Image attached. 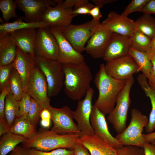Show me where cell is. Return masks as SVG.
Listing matches in <instances>:
<instances>
[{"label":"cell","mask_w":155,"mask_h":155,"mask_svg":"<svg viewBox=\"0 0 155 155\" xmlns=\"http://www.w3.org/2000/svg\"><path fill=\"white\" fill-rule=\"evenodd\" d=\"M17 47L10 34H0V66L13 63Z\"/></svg>","instance_id":"cell-23"},{"label":"cell","mask_w":155,"mask_h":155,"mask_svg":"<svg viewBox=\"0 0 155 155\" xmlns=\"http://www.w3.org/2000/svg\"><path fill=\"white\" fill-rule=\"evenodd\" d=\"M143 148L144 155H155V145L146 142Z\"/></svg>","instance_id":"cell-46"},{"label":"cell","mask_w":155,"mask_h":155,"mask_svg":"<svg viewBox=\"0 0 155 155\" xmlns=\"http://www.w3.org/2000/svg\"><path fill=\"white\" fill-rule=\"evenodd\" d=\"M113 33L106 26L100 23L88 40L84 51L94 59L102 57Z\"/></svg>","instance_id":"cell-14"},{"label":"cell","mask_w":155,"mask_h":155,"mask_svg":"<svg viewBox=\"0 0 155 155\" xmlns=\"http://www.w3.org/2000/svg\"><path fill=\"white\" fill-rule=\"evenodd\" d=\"M144 137L146 142L151 143L155 140V132L149 133H143Z\"/></svg>","instance_id":"cell-52"},{"label":"cell","mask_w":155,"mask_h":155,"mask_svg":"<svg viewBox=\"0 0 155 155\" xmlns=\"http://www.w3.org/2000/svg\"><path fill=\"white\" fill-rule=\"evenodd\" d=\"M9 84L10 92L16 100L19 101L25 92L21 79L14 67L11 71Z\"/></svg>","instance_id":"cell-32"},{"label":"cell","mask_w":155,"mask_h":155,"mask_svg":"<svg viewBox=\"0 0 155 155\" xmlns=\"http://www.w3.org/2000/svg\"><path fill=\"white\" fill-rule=\"evenodd\" d=\"M57 40L59 54L57 61L62 64L78 63L84 61V56L76 51L65 36L61 29L50 27Z\"/></svg>","instance_id":"cell-15"},{"label":"cell","mask_w":155,"mask_h":155,"mask_svg":"<svg viewBox=\"0 0 155 155\" xmlns=\"http://www.w3.org/2000/svg\"><path fill=\"white\" fill-rule=\"evenodd\" d=\"M105 65L101 64L96 73L94 82L99 92L98 98L94 103L105 115H108L114 109L117 95L124 87L126 80L116 79L107 75Z\"/></svg>","instance_id":"cell-2"},{"label":"cell","mask_w":155,"mask_h":155,"mask_svg":"<svg viewBox=\"0 0 155 155\" xmlns=\"http://www.w3.org/2000/svg\"><path fill=\"white\" fill-rule=\"evenodd\" d=\"M105 116L94 104L92 105L90 121L94 134L116 149L123 147L109 132Z\"/></svg>","instance_id":"cell-17"},{"label":"cell","mask_w":155,"mask_h":155,"mask_svg":"<svg viewBox=\"0 0 155 155\" xmlns=\"http://www.w3.org/2000/svg\"><path fill=\"white\" fill-rule=\"evenodd\" d=\"M24 17L20 16L12 22H7L0 24V34H9L16 30L26 28L37 29L39 28L49 27L46 22L41 21L38 22H29L24 21Z\"/></svg>","instance_id":"cell-25"},{"label":"cell","mask_w":155,"mask_h":155,"mask_svg":"<svg viewBox=\"0 0 155 155\" xmlns=\"http://www.w3.org/2000/svg\"><path fill=\"white\" fill-rule=\"evenodd\" d=\"M142 12L145 14H155V0H149L143 9Z\"/></svg>","instance_id":"cell-45"},{"label":"cell","mask_w":155,"mask_h":155,"mask_svg":"<svg viewBox=\"0 0 155 155\" xmlns=\"http://www.w3.org/2000/svg\"><path fill=\"white\" fill-rule=\"evenodd\" d=\"M100 9L98 6L95 5L90 11L89 15L93 17V20L99 21L100 19L102 16Z\"/></svg>","instance_id":"cell-49"},{"label":"cell","mask_w":155,"mask_h":155,"mask_svg":"<svg viewBox=\"0 0 155 155\" xmlns=\"http://www.w3.org/2000/svg\"><path fill=\"white\" fill-rule=\"evenodd\" d=\"M10 127L9 126L5 119L0 118V136L10 132Z\"/></svg>","instance_id":"cell-48"},{"label":"cell","mask_w":155,"mask_h":155,"mask_svg":"<svg viewBox=\"0 0 155 155\" xmlns=\"http://www.w3.org/2000/svg\"><path fill=\"white\" fill-rule=\"evenodd\" d=\"M151 51L155 53V35H154L151 39Z\"/></svg>","instance_id":"cell-53"},{"label":"cell","mask_w":155,"mask_h":155,"mask_svg":"<svg viewBox=\"0 0 155 155\" xmlns=\"http://www.w3.org/2000/svg\"><path fill=\"white\" fill-rule=\"evenodd\" d=\"M134 83L133 76L126 80L124 87L117 95L115 106L107 117L108 122L118 134L126 127L127 113L131 103L130 93Z\"/></svg>","instance_id":"cell-6"},{"label":"cell","mask_w":155,"mask_h":155,"mask_svg":"<svg viewBox=\"0 0 155 155\" xmlns=\"http://www.w3.org/2000/svg\"><path fill=\"white\" fill-rule=\"evenodd\" d=\"M35 56L50 60H57L59 54L56 38L49 27L36 29Z\"/></svg>","instance_id":"cell-8"},{"label":"cell","mask_w":155,"mask_h":155,"mask_svg":"<svg viewBox=\"0 0 155 155\" xmlns=\"http://www.w3.org/2000/svg\"><path fill=\"white\" fill-rule=\"evenodd\" d=\"M102 23L113 33L130 37L136 30L135 22L114 11L110 12Z\"/></svg>","instance_id":"cell-19"},{"label":"cell","mask_w":155,"mask_h":155,"mask_svg":"<svg viewBox=\"0 0 155 155\" xmlns=\"http://www.w3.org/2000/svg\"><path fill=\"white\" fill-rule=\"evenodd\" d=\"M131 47L140 51L150 53L151 51V39L138 30H135L130 37Z\"/></svg>","instance_id":"cell-31"},{"label":"cell","mask_w":155,"mask_h":155,"mask_svg":"<svg viewBox=\"0 0 155 155\" xmlns=\"http://www.w3.org/2000/svg\"><path fill=\"white\" fill-rule=\"evenodd\" d=\"M129 55L135 61L138 67V71L142 72L148 80L149 79L152 70V65L149 53L135 50L131 47Z\"/></svg>","instance_id":"cell-27"},{"label":"cell","mask_w":155,"mask_h":155,"mask_svg":"<svg viewBox=\"0 0 155 155\" xmlns=\"http://www.w3.org/2000/svg\"><path fill=\"white\" fill-rule=\"evenodd\" d=\"M17 7L15 0H0V9L5 22H8L11 18H18L16 12Z\"/></svg>","instance_id":"cell-33"},{"label":"cell","mask_w":155,"mask_h":155,"mask_svg":"<svg viewBox=\"0 0 155 155\" xmlns=\"http://www.w3.org/2000/svg\"><path fill=\"white\" fill-rule=\"evenodd\" d=\"M94 93V89L90 87L87 90L84 98L78 100L76 109L73 111V118L77 122L82 135H90L94 133L90 121Z\"/></svg>","instance_id":"cell-11"},{"label":"cell","mask_w":155,"mask_h":155,"mask_svg":"<svg viewBox=\"0 0 155 155\" xmlns=\"http://www.w3.org/2000/svg\"><path fill=\"white\" fill-rule=\"evenodd\" d=\"M27 139L24 137L10 132L1 137L0 155H7L20 143L25 142Z\"/></svg>","instance_id":"cell-28"},{"label":"cell","mask_w":155,"mask_h":155,"mask_svg":"<svg viewBox=\"0 0 155 155\" xmlns=\"http://www.w3.org/2000/svg\"><path fill=\"white\" fill-rule=\"evenodd\" d=\"M36 127L30 122L28 115H25L16 119L13 125L10 127V132L28 139L36 133L37 131Z\"/></svg>","instance_id":"cell-26"},{"label":"cell","mask_w":155,"mask_h":155,"mask_svg":"<svg viewBox=\"0 0 155 155\" xmlns=\"http://www.w3.org/2000/svg\"><path fill=\"white\" fill-rule=\"evenodd\" d=\"M117 1L115 0H92L94 5L98 6L100 9L103 6L109 3H112Z\"/></svg>","instance_id":"cell-51"},{"label":"cell","mask_w":155,"mask_h":155,"mask_svg":"<svg viewBox=\"0 0 155 155\" xmlns=\"http://www.w3.org/2000/svg\"><path fill=\"white\" fill-rule=\"evenodd\" d=\"M149 0H132L125 8L122 15L127 17L130 13L136 11L142 12V10Z\"/></svg>","instance_id":"cell-37"},{"label":"cell","mask_w":155,"mask_h":155,"mask_svg":"<svg viewBox=\"0 0 155 155\" xmlns=\"http://www.w3.org/2000/svg\"><path fill=\"white\" fill-rule=\"evenodd\" d=\"M149 54L152 63V68L148 83L152 89L155 92V53L151 51Z\"/></svg>","instance_id":"cell-41"},{"label":"cell","mask_w":155,"mask_h":155,"mask_svg":"<svg viewBox=\"0 0 155 155\" xmlns=\"http://www.w3.org/2000/svg\"><path fill=\"white\" fill-rule=\"evenodd\" d=\"M82 135L81 133L59 134L42 128L32 137L22 143V146L27 149L34 148L43 152L60 148L73 149L74 145Z\"/></svg>","instance_id":"cell-3"},{"label":"cell","mask_w":155,"mask_h":155,"mask_svg":"<svg viewBox=\"0 0 155 155\" xmlns=\"http://www.w3.org/2000/svg\"><path fill=\"white\" fill-rule=\"evenodd\" d=\"M78 142L84 146L91 155H117L116 149L94 133L90 135H82Z\"/></svg>","instance_id":"cell-21"},{"label":"cell","mask_w":155,"mask_h":155,"mask_svg":"<svg viewBox=\"0 0 155 155\" xmlns=\"http://www.w3.org/2000/svg\"><path fill=\"white\" fill-rule=\"evenodd\" d=\"M31 155H74L73 149L60 148L48 152H43L34 148L28 149Z\"/></svg>","instance_id":"cell-36"},{"label":"cell","mask_w":155,"mask_h":155,"mask_svg":"<svg viewBox=\"0 0 155 155\" xmlns=\"http://www.w3.org/2000/svg\"><path fill=\"white\" fill-rule=\"evenodd\" d=\"M135 22L136 30L151 39L155 35V18L150 15L144 14L139 17Z\"/></svg>","instance_id":"cell-30"},{"label":"cell","mask_w":155,"mask_h":155,"mask_svg":"<svg viewBox=\"0 0 155 155\" xmlns=\"http://www.w3.org/2000/svg\"><path fill=\"white\" fill-rule=\"evenodd\" d=\"M131 115L129 125L115 137L123 146H134L143 148L146 141L142 132L148 123L149 119L135 108L132 109Z\"/></svg>","instance_id":"cell-4"},{"label":"cell","mask_w":155,"mask_h":155,"mask_svg":"<svg viewBox=\"0 0 155 155\" xmlns=\"http://www.w3.org/2000/svg\"><path fill=\"white\" fill-rule=\"evenodd\" d=\"M32 99L27 92L24 93L19 100V117L28 115L31 106Z\"/></svg>","instance_id":"cell-38"},{"label":"cell","mask_w":155,"mask_h":155,"mask_svg":"<svg viewBox=\"0 0 155 155\" xmlns=\"http://www.w3.org/2000/svg\"><path fill=\"white\" fill-rule=\"evenodd\" d=\"M95 6L89 2L72 10V13L73 14L76 16L78 14H89L90 10Z\"/></svg>","instance_id":"cell-42"},{"label":"cell","mask_w":155,"mask_h":155,"mask_svg":"<svg viewBox=\"0 0 155 155\" xmlns=\"http://www.w3.org/2000/svg\"><path fill=\"white\" fill-rule=\"evenodd\" d=\"M147 78L143 74L139 75L137 81L147 96L150 100L152 109L150 114L148 123L145 127L147 133L153 132L155 129V92L151 88L147 81Z\"/></svg>","instance_id":"cell-24"},{"label":"cell","mask_w":155,"mask_h":155,"mask_svg":"<svg viewBox=\"0 0 155 155\" xmlns=\"http://www.w3.org/2000/svg\"><path fill=\"white\" fill-rule=\"evenodd\" d=\"M27 92L43 108L48 109L51 106L46 79L36 66L31 72Z\"/></svg>","instance_id":"cell-10"},{"label":"cell","mask_w":155,"mask_h":155,"mask_svg":"<svg viewBox=\"0 0 155 155\" xmlns=\"http://www.w3.org/2000/svg\"><path fill=\"white\" fill-rule=\"evenodd\" d=\"M9 155H31L27 148L18 145L11 152Z\"/></svg>","instance_id":"cell-47"},{"label":"cell","mask_w":155,"mask_h":155,"mask_svg":"<svg viewBox=\"0 0 155 155\" xmlns=\"http://www.w3.org/2000/svg\"><path fill=\"white\" fill-rule=\"evenodd\" d=\"M13 63L5 66H0V90L1 92L9 82Z\"/></svg>","instance_id":"cell-35"},{"label":"cell","mask_w":155,"mask_h":155,"mask_svg":"<svg viewBox=\"0 0 155 155\" xmlns=\"http://www.w3.org/2000/svg\"><path fill=\"white\" fill-rule=\"evenodd\" d=\"M104 67L107 75L119 80H126L139 72L137 65L129 55L106 62Z\"/></svg>","instance_id":"cell-12"},{"label":"cell","mask_w":155,"mask_h":155,"mask_svg":"<svg viewBox=\"0 0 155 155\" xmlns=\"http://www.w3.org/2000/svg\"><path fill=\"white\" fill-rule=\"evenodd\" d=\"M100 23L93 19L78 25L71 24L61 28L65 36L75 50L81 53L84 51L86 42L96 31Z\"/></svg>","instance_id":"cell-7"},{"label":"cell","mask_w":155,"mask_h":155,"mask_svg":"<svg viewBox=\"0 0 155 155\" xmlns=\"http://www.w3.org/2000/svg\"><path fill=\"white\" fill-rule=\"evenodd\" d=\"M73 149L74 155H91L88 149L78 141L74 145Z\"/></svg>","instance_id":"cell-44"},{"label":"cell","mask_w":155,"mask_h":155,"mask_svg":"<svg viewBox=\"0 0 155 155\" xmlns=\"http://www.w3.org/2000/svg\"><path fill=\"white\" fill-rule=\"evenodd\" d=\"M151 143L155 145V140L152 142Z\"/></svg>","instance_id":"cell-54"},{"label":"cell","mask_w":155,"mask_h":155,"mask_svg":"<svg viewBox=\"0 0 155 155\" xmlns=\"http://www.w3.org/2000/svg\"><path fill=\"white\" fill-rule=\"evenodd\" d=\"M131 47L130 36L113 33L102 58L107 62L125 56Z\"/></svg>","instance_id":"cell-18"},{"label":"cell","mask_w":155,"mask_h":155,"mask_svg":"<svg viewBox=\"0 0 155 155\" xmlns=\"http://www.w3.org/2000/svg\"><path fill=\"white\" fill-rule=\"evenodd\" d=\"M117 155H144L143 148L134 146H124L117 149Z\"/></svg>","instance_id":"cell-39"},{"label":"cell","mask_w":155,"mask_h":155,"mask_svg":"<svg viewBox=\"0 0 155 155\" xmlns=\"http://www.w3.org/2000/svg\"><path fill=\"white\" fill-rule=\"evenodd\" d=\"M89 2L88 0H65L62 4V6L67 9H74Z\"/></svg>","instance_id":"cell-43"},{"label":"cell","mask_w":155,"mask_h":155,"mask_svg":"<svg viewBox=\"0 0 155 155\" xmlns=\"http://www.w3.org/2000/svg\"><path fill=\"white\" fill-rule=\"evenodd\" d=\"M9 34L17 48L24 53L35 55L36 29H22L11 32Z\"/></svg>","instance_id":"cell-22"},{"label":"cell","mask_w":155,"mask_h":155,"mask_svg":"<svg viewBox=\"0 0 155 155\" xmlns=\"http://www.w3.org/2000/svg\"><path fill=\"white\" fill-rule=\"evenodd\" d=\"M41 121L51 122V115L48 109L44 108L40 114Z\"/></svg>","instance_id":"cell-50"},{"label":"cell","mask_w":155,"mask_h":155,"mask_svg":"<svg viewBox=\"0 0 155 155\" xmlns=\"http://www.w3.org/2000/svg\"><path fill=\"white\" fill-rule=\"evenodd\" d=\"M34 56L24 53L17 48L16 56L13 62V67L21 79L25 92H27L31 73L36 66Z\"/></svg>","instance_id":"cell-20"},{"label":"cell","mask_w":155,"mask_h":155,"mask_svg":"<svg viewBox=\"0 0 155 155\" xmlns=\"http://www.w3.org/2000/svg\"><path fill=\"white\" fill-rule=\"evenodd\" d=\"M17 7L25 15L24 21L35 22L42 18L49 6H55L59 0H15Z\"/></svg>","instance_id":"cell-13"},{"label":"cell","mask_w":155,"mask_h":155,"mask_svg":"<svg viewBox=\"0 0 155 155\" xmlns=\"http://www.w3.org/2000/svg\"><path fill=\"white\" fill-rule=\"evenodd\" d=\"M64 1L60 0L55 6H49L41 20L46 22L49 27H57L60 28L66 27L71 24L73 18L77 16L72 14V9L63 7Z\"/></svg>","instance_id":"cell-16"},{"label":"cell","mask_w":155,"mask_h":155,"mask_svg":"<svg viewBox=\"0 0 155 155\" xmlns=\"http://www.w3.org/2000/svg\"><path fill=\"white\" fill-rule=\"evenodd\" d=\"M48 110L53 123L51 130L61 134L81 133L74 121L73 111L68 106L57 108L51 106Z\"/></svg>","instance_id":"cell-9"},{"label":"cell","mask_w":155,"mask_h":155,"mask_svg":"<svg viewBox=\"0 0 155 155\" xmlns=\"http://www.w3.org/2000/svg\"><path fill=\"white\" fill-rule=\"evenodd\" d=\"M36 66L45 77L48 85L49 97L57 96L64 85L65 75L62 64L57 60L34 56Z\"/></svg>","instance_id":"cell-5"},{"label":"cell","mask_w":155,"mask_h":155,"mask_svg":"<svg viewBox=\"0 0 155 155\" xmlns=\"http://www.w3.org/2000/svg\"><path fill=\"white\" fill-rule=\"evenodd\" d=\"M62 65L65 94L72 100H80L91 87L90 84L93 78L90 67L84 61Z\"/></svg>","instance_id":"cell-1"},{"label":"cell","mask_w":155,"mask_h":155,"mask_svg":"<svg viewBox=\"0 0 155 155\" xmlns=\"http://www.w3.org/2000/svg\"><path fill=\"white\" fill-rule=\"evenodd\" d=\"M43 109L38 103L32 98L31 106L28 116L30 122L36 127L40 118V114Z\"/></svg>","instance_id":"cell-34"},{"label":"cell","mask_w":155,"mask_h":155,"mask_svg":"<svg viewBox=\"0 0 155 155\" xmlns=\"http://www.w3.org/2000/svg\"><path fill=\"white\" fill-rule=\"evenodd\" d=\"M10 91L9 82L6 86L1 92L0 94V118H5L4 108L5 102L7 95Z\"/></svg>","instance_id":"cell-40"},{"label":"cell","mask_w":155,"mask_h":155,"mask_svg":"<svg viewBox=\"0 0 155 155\" xmlns=\"http://www.w3.org/2000/svg\"><path fill=\"white\" fill-rule=\"evenodd\" d=\"M19 101L16 100L10 92L6 97L4 113L5 118L11 127L19 115Z\"/></svg>","instance_id":"cell-29"}]
</instances>
